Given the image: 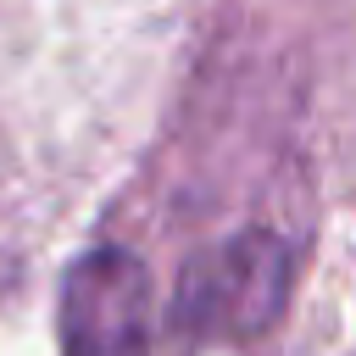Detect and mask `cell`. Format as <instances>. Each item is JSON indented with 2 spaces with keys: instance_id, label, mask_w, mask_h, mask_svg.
<instances>
[{
  "instance_id": "obj_2",
  "label": "cell",
  "mask_w": 356,
  "mask_h": 356,
  "mask_svg": "<svg viewBox=\"0 0 356 356\" xmlns=\"http://www.w3.org/2000/svg\"><path fill=\"white\" fill-rule=\"evenodd\" d=\"M289 295V250L273 234H239L184 278V323L206 334H261Z\"/></svg>"
},
{
  "instance_id": "obj_1",
  "label": "cell",
  "mask_w": 356,
  "mask_h": 356,
  "mask_svg": "<svg viewBox=\"0 0 356 356\" xmlns=\"http://www.w3.org/2000/svg\"><path fill=\"white\" fill-rule=\"evenodd\" d=\"M61 356H150V273L134 250L100 245L61 284Z\"/></svg>"
}]
</instances>
